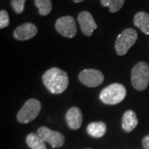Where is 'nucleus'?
<instances>
[{
	"label": "nucleus",
	"mask_w": 149,
	"mask_h": 149,
	"mask_svg": "<svg viewBox=\"0 0 149 149\" xmlns=\"http://www.w3.org/2000/svg\"><path fill=\"white\" fill-rule=\"evenodd\" d=\"M43 84L52 94L63 93L69 85V77L63 70L53 67L47 70L42 75Z\"/></svg>",
	"instance_id": "1"
},
{
	"label": "nucleus",
	"mask_w": 149,
	"mask_h": 149,
	"mask_svg": "<svg viewBox=\"0 0 149 149\" xmlns=\"http://www.w3.org/2000/svg\"><path fill=\"white\" fill-rule=\"evenodd\" d=\"M127 95L126 88L121 84L113 83L108 85L101 91L100 98L104 104L114 105L124 100Z\"/></svg>",
	"instance_id": "2"
},
{
	"label": "nucleus",
	"mask_w": 149,
	"mask_h": 149,
	"mask_svg": "<svg viewBox=\"0 0 149 149\" xmlns=\"http://www.w3.org/2000/svg\"><path fill=\"white\" fill-rule=\"evenodd\" d=\"M131 81L133 88L139 91L147 89L149 84V65L140 61L133 66L131 72Z\"/></svg>",
	"instance_id": "3"
},
{
	"label": "nucleus",
	"mask_w": 149,
	"mask_h": 149,
	"mask_svg": "<svg viewBox=\"0 0 149 149\" xmlns=\"http://www.w3.org/2000/svg\"><path fill=\"white\" fill-rule=\"evenodd\" d=\"M138 39V33L133 28L123 30L118 36L115 42V50L118 56H124Z\"/></svg>",
	"instance_id": "4"
},
{
	"label": "nucleus",
	"mask_w": 149,
	"mask_h": 149,
	"mask_svg": "<svg viewBox=\"0 0 149 149\" xmlns=\"http://www.w3.org/2000/svg\"><path fill=\"white\" fill-rule=\"evenodd\" d=\"M42 109V104L36 99H30L22 107L18 112L17 118L21 123H27L32 122L38 116Z\"/></svg>",
	"instance_id": "5"
},
{
	"label": "nucleus",
	"mask_w": 149,
	"mask_h": 149,
	"mask_svg": "<svg viewBox=\"0 0 149 149\" xmlns=\"http://www.w3.org/2000/svg\"><path fill=\"white\" fill-rule=\"evenodd\" d=\"M56 30L65 37L72 38L76 35L77 28L73 17L65 16L58 18L55 23Z\"/></svg>",
	"instance_id": "6"
},
{
	"label": "nucleus",
	"mask_w": 149,
	"mask_h": 149,
	"mask_svg": "<svg viewBox=\"0 0 149 149\" xmlns=\"http://www.w3.org/2000/svg\"><path fill=\"white\" fill-rule=\"evenodd\" d=\"M104 79V74L99 70L85 69L79 74V80L80 82L91 88L101 85Z\"/></svg>",
	"instance_id": "7"
},
{
	"label": "nucleus",
	"mask_w": 149,
	"mask_h": 149,
	"mask_svg": "<svg viewBox=\"0 0 149 149\" xmlns=\"http://www.w3.org/2000/svg\"><path fill=\"white\" fill-rule=\"evenodd\" d=\"M37 134L44 142H47L53 148H61L65 143V137L62 133L53 131L47 127H41L37 130Z\"/></svg>",
	"instance_id": "8"
},
{
	"label": "nucleus",
	"mask_w": 149,
	"mask_h": 149,
	"mask_svg": "<svg viewBox=\"0 0 149 149\" xmlns=\"http://www.w3.org/2000/svg\"><path fill=\"white\" fill-rule=\"evenodd\" d=\"M77 19L83 34L86 37H91L94 31L98 27L92 14L87 11H83L78 15Z\"/></svg>",
	"instance_id": "9"
},
{
	"label": "nucleus",
	"mask_w": 149,
	"mask_h": 149,
	"mask_svg": "<svg viewBox=\"0 0 149 149\" xmlns=\"http://www.w3.org/2000/svg\"><path fill=\"white\" fill-rule=\"evenodd\" d=\"M37 33V27L31 22H26L17 27L13 32V37L18 41H27L35 37Z\"/></svg>",
	"instance_id": "10"
},
{
	"label": "nucleus",
	"mask_w": 149,
	"mask_h": 149,
	"mask_svg": "<svg viewBox=\"0 0 149 149\" xmlns=\"http://www.w3.org/2000/svg\"><path fill=\"white\" fill-rule=\"evenodd\" d=\"M65 120L70 128L79 129L82 124L83 118L81 110L78 107H71L65 114Z\"/></svg>",
	"instance_id": "11"
},
{
	"label": "nucleus",
	"mask_w": 149,
	"mask_h": 149,
	"mask_svg": "<svg viewBox=\"0 0 149 149\" xmlns=\"http://www.w3.org/2000/svg\"><path fill=\"white\" fill-rule=\"evenodd\" d=\"M139 120L135 112L133 110H128L124 113L122 119V128L126 133L132 132L137 127Z\"/></svg>",
	"instance_id": "12"
},
{
	"label": "nucleus",
	"mask_w": 149,
	"mask_h": 149,
	"mask_svg": "<svg viewBox=\"0 0 149 149\" xmlns=\"http://www.w3.org/2000/svg\"><path fill=\"white\" fill-rule=\"evenodd\" d=\"M133 23L146 35H149V13L146 12H139L135 14Z\"/></svg>",
	"instance_id": "13"
},
{
	"label": "nucleus",
	"mask_w": 149,
	"mask_h": 149,
	"mask_svg": "<svg viewBox=\"0 0 149 149\" xmlns=\"http://www.w3.org/2000/svg\"><path fill=\"white\" fill-rule=\"evenodd\" d=\"M106 124L104 122L91 123L87 127V132L93 138L100 139L104 136L106 133Z\"/></svg>",
	"instance_id": "14"
},
{
	"label": "nucleus",
	"mask_w": 149,
	"mask_h": 149,
	"mask_svg": "<svg viewBox=\"0 0 149 149\" xmlns=\"http://www.w3.org/2000/svg\"><path fill=\"white\" fill-rule=\"evenodd\" d=\"M26 143L31 149H47L45 142L37 133H30L26 138Z\"/></svg>",
	"instance_id": "15"
},
{
	"label": "nucleus",
	"mask_w": 149,
	"mask_h": 149,
	"mask_svg": "<svg viewBox=\"0 0 149 149\" xmlns=\"http://www.w3.org/2000/svg\"><path fill=\"white\" fill-rule=\"evenodd\" d=\"M35 5L38 8L39 14L42 16H47L51 13L52 10V0H34Z\"/></svg>",
	"instance_id": "16"
},
{
	"label": "nucleus",
	"mask_w": 149,
	"mask_h": 149,
	"mask_svg": "<svg viewBox=\"0 0 149 149\" xmlns=\"http://www.w3.org/2000/svg\"><path fill=\"white\" fill-rule=\"evenodd\" d=\"M103 7H107L109 8L110 13H116L121 9L125 0H100Z\"/></svg>",
	"instance_id": "17"
},
{
	"label": "nucleus",
	"mask_w": 149,
	"mask_h": 149,
	"mask_svg": "<svg viewBox=\"0 0 149 149\" xmlns=\"http://www.w3.org/2000/svg\"><path fill=\"white\" fill-rule=\"evenodd\" d=\"M26 0H11V6L17 14H21L25 9Z\"/></svg>",
	"instance_id": "18"
},
{
	"label": "nucleus",
	"mask_w": 149,
	"mask_h": 149,
	"mask_svg": "<svg viewBox=\"0 0 149 149\" xmlns=\"http://www.w3.org/2000/svg\"><path fill=\"white\" fill-rule=\"evenodd\" d=\"M9 17H8V13L6 10H1L0 12V28L3 29L7 27L9 25Z\"/></svg>",
	"instance_id": "19"
},
{
	"label": "nucleus",
	"mask_w": 149,
	"mask_h": 149,
	"mask_svg": "<svg viewBox=\"0 0 149 149\" xmlns=\"http://www.w3.org/2000/svg\"><path fill=\"white\" fill-rule=\"evenodd\" d=\"M143 149H149V134L146 135L143 139Z\"/></svg>",
	"instance_id": "20"
},
{
	"label": "nucleus",
	"mask_w": 149,
	"mask_h": 149,
	"mask_svg": "<svg viewBox=\"0 0 149 149\" xmlns=\"http://www.w3.org/2000/svg\"><path fill=\"white\" fill-rule=\"evenodd\" d=\"M74 3H80V2H83L84 0H73Z\"/></svg>",
	"instance_id": "21"
},
{
	"label": "nucleus",
	"mask_w": 149,
	"mask_h": 149,
	"mask_svg": "<svg viewBox=\"0 0 149 149\" xmlns=\"http://www.w3.org/2000/svg\"><path fill=\"white\" fill-rule=\"evenodd\" d=\"M88 149H90V148H88Z\"/></svg>",
	"instance_id": "22"
}]
</instances>
